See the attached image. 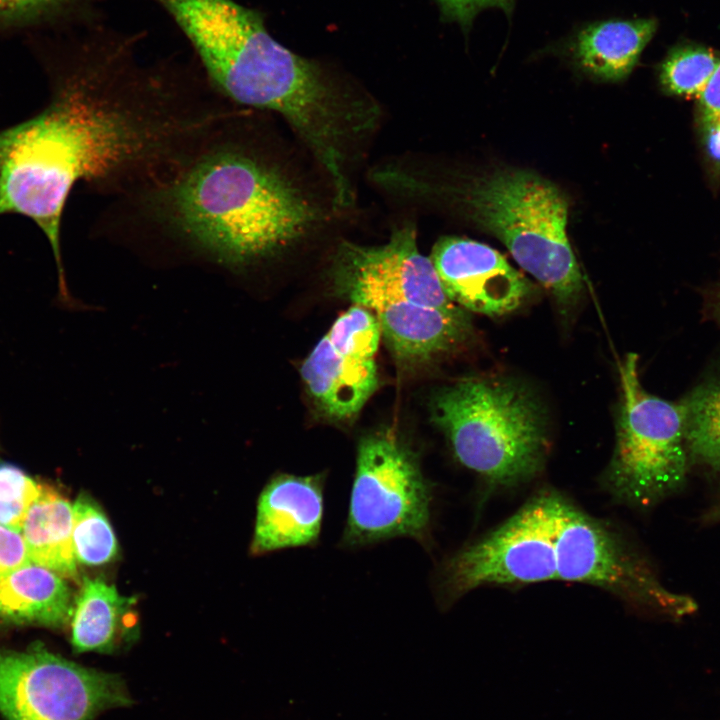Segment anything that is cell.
I'll list each match as a JSON object with an SVG mask.
<instances>
[{
	"label": "cell",
	"mask_w": 720,
	"mask_h": 720,
	"mask_svg": "<svg viewBox=\"0 0 720 720\" xmlns=\"http://www.w3.org/2000/svg\"><path fill=\"white\" fill-rule=\"evenodd\" d=\"M719 62L720 54L709 47L679 44L660 65V83L671 94L698 99Z\"/></svg>",
	"instance_id": "22"
},
{
	"label": "cell",
	"mask_w": 720,
	"mask_h": 720,
	"mask_svg": "<svg viewBox=\"0 0 720 720\" xmlns=\"http://www.w3.org/2000/svg\"><path fill=\"white\" fill-rule=\"evenodd\" d=\"M41 486L20 468L1 463L0 524L20 532L26 513L38 497Z\"/></svg>",
	"instance_id": "23"
},
{
	"label": "cell",
	"mask_w": 720,
	"mask_h": 720,
	"mask_svg": "<svg viewBox=\"0 0 720 720\" xmlns=\"http://www.w3.org/2000/svg\"><path fill=\"white\" fill-rule=\"evenodd\" d=\"M373 313L393 356L405 366L430 363L453 352L472 335L470 317L463 308L445 311L405 304Z\"/></svg>",
	"instance_id": "15"
},
{
	"label": "cell",
	"mask_w": 720,
	"mask_h": 720,
	"mask_svg": "<svg viewBox=\"0 0 720 720\" xmlns=\"http://www.w3.org/2000/svg\"><path fill=\"white\" fill-rule=\"evenodd\" d=\"M72 546L78 563L99 566L118 554L114 530L101 507L88 495H79L72 505Z\"/></svg>",
	"instance_id": "21"
},
{
	"label": "cell",
	"mask_w": 720,
	"mask_h": 720,
	"mask_svg": "<svg viewBox=\"0 0 720 720\" xmlns=\"http://www.w3.org/2000/svg\"><path fill=\"white\" fill-rule=\"evenodd\" d=\"M104 45L56 84L34 117L0 131V216L31 219L65 284L60 227L80 181L120 195L162 170L213 117L203 93Z\"/></svg>",
	"instance_id": "1"
},
{
	"label": "cell",
	"mask_w": 720,
	"mask_h": 720,
	"mask_svg": "<svg viewBox=\"0 0 720 720\" xmlns=\"http://www.w3.org/2000/svg\"><path fill=\"white\" fill-rule=\"evenodd\" d=\"M553 544L556 580L599 586L672 620L697 610L693 598L665 587L615 534L560 495Z\"/></svg>",
	"instance_id": "8"
},
{
	"label": "cell",
	"mask_w": 720,
	"mask_h": 720,
	"mask_svg": "<svg viewBox=\"0 0 720 720\" xmlns=\"http://www.w3.org/2000/svg\"><path fill=\"white\" fill-rule=\"evenodd\" d=\"M431 416L457 461L490 485H518L544 464L545 411L532 392L512 380H457L433 395Z\"/></svg>",
	"instance_id": "5"
},
{
	"label": "cell",
	"mask_w": 720,
	"mask_h": 720,
	"mask_svg": "<svg viewBox=\"0 0 720 720\" xmlns=\"http://www.w3.org/2000/svg\"><path fill=\"white\" fill-rule=\"evenodd\" d=\"M131 703L117 674L79 665L40 643L24 651L0 648V713L5 720H93Z\"/></svg>",
	"instance_id": "9"
},
{
	"label": "cell",
	"mask_w": 720,
	"mask_h": 720,
	"mask_svg": "<svg viewBox=\"0 0 720 720\" xmlns=\"http://www.w3.org/2000/svg\"><path fill=\"white\" fill-rule=\"evenodd\" d=\"M619 372L622 401L605 482L617 499L650 506L677 491L686 479L684 405L644 390L635 353L626 355Z\"/></svg>",
	"instance_id": "6"
},
{
	"label": "cell",
	"mask_w": 720,
	"mask_h": 720,
	"mask_svg": "<svg viewBox=\"0 0 720 720\" xmlns=\"http://www.w3.org/2000/svg\"><path fill=\"white\" fill-rule=\"evenodd\" d=\"M381 336L375 314L353 305L304 360L300 374L322 416L349 421L364 407L378 386L376 354Z\"/></svg>",
	"instance_id": "12"
},
{
	"label": "cell",
	"mask_w": 720,
	"mask_h": 720,
	"mask_svg": "<svg viewBox=\"0 0 720 720\" xmlns=\"http://www.w3.org/2000/svg\"><path fill=\"white\" fill-rule=\"evenodd\" d=\"M555 492H543L500 527L465 546L440 568L438 586L452 601L483 585L556 580L553 544Z\"/></svg>",
	"instance_id": "10"
},
{
	"label": "cell",
	"mask_w": 720,
	"mask_h": 720,
	"mask_svg": "<svg viewBox=\"0 0 720 720\" xmlns=\"http://www.w3.org/2000/svg\"><path fill=\"white\" fill-rule=\"evenodd\" d=\"M321 474H278L259 495L251 551L255 554L317 543L324 513Z\"/></svg>",
	"instance_id": "14"
},
{
	"label": "cell",
	"mask_w": 720,
	"mask_h": 720,
	"mask_svg": "<svg viewBox=\"0 0 720 720\" xmlns=\"http://www.w3.org/2000/svg\"><path fill=\"white\" fill-rule=\"evenodd\" d=\"M133 599L102 578L84 577L71 616V643L78 653L112 654L136 637Z\"/></svg>",
	"instance_id": "17"
},
{
	"label": "cell",
	"mask_w": 720,
	"mask_h": 720,
	"mask_svg": "<svg viewBox=\"0 0 720 720\" xmlns=\"http://www.w3.org/2000/svg\"><path fill=\"white\" fill-rule=\"evenodd\" d=\"M703 122H720V62L698 98Z\"/></svg>",
	"instance_id": "27"
},
{
	"label": "cell",
	"mask_w": 720,
	"mask_h": 720,
	"mask_svg": "<svg viewBox=\"0 0 720 720\" xmlns=\"http://www.w3.org/2000/svg\"><path fill=\"white\" fill-rule=\"evenodd\" d=\"M68 0H0V27L24 24L45 16Z\"/></svg>",
	"instance_id": "25"
},
{
	"label": "cell",
	"mask_w": 720,
	"mask_h": 720,
	"mask_svg": "<svg viewBox=\"0 0 720 720\" xmlns=\"http://www.w3.org/2000/svg\"><path fill=\"white\" fill-rule=\"evenodd\" d=\"M329 275L338 296L372 312L409 303L445 311L461 308L446 294L430 257L420 252L412 225L396 228L381 245L342 241Z\"/></svg>",
	"instance_id": "11"
},
{
	"label": "cell",
	"mask_w": 720,
	"mask_h": 720,
	"mask_svg": "<svg viewBox=\"0 0 720 720\" xmlns=\"http://www.w3.org/2000/svg\"><path fill=\"white\" fill-rule=\"evenodd\" d=\"M707 146L715 160L720 161V122L704 123Z\"/></svg>",
	"instance_id": "28"
},
{
	"label": "cell",
	"mask_w": 720,
	"mask_h": 720,
	"mask_svg": "<svg viewBox=\"0 0 720 720\" xmlns=\"http://www.w3.org/2000/svg\"><path fill=\"white\" fill-rule=\"evenodd\" d=\"M432 491L414 449L392 430L363 436L341 544L360 547L395 537L429 539Z\"/></svg>",
	"instance_id": "7"
},
{
	"label": "cell",
	"mask_w": 720,
	"mask_h": 720,
	"mask_svg": "<svg viewBox=\"0 0 720 720\" xmlns=\"http://www.w3.org/2000/svg\"><path fill=\"white\" fill-rule=\"evenodd\" d=\"M154 1L190 41L218 95L243 109L279 114L313 154L330 186H349L352 152L378 118L374 102L278 43L262 16L235 0Z\"/></svg>",
	"instance_id": "3"
},
{
	"label": "cell",
	"mask_w": 720,
	"mask_h": 720,
	"mask_svg": "<svg viewBox=\"0 0 720 720\" xmlns=\"http://www.w3.org/2000/svg\"><path fill=\"white\" fill-rule=\"evenodd\" d=\"M430 259L448 297L469 311L504 315L516 310L532 290L502 254L471 239L441 238Z\"/></svg>",
	"instance_id": "13"
},
{
	"label": "cell",
	"mask_w": 720,
	"mask_h": 720,
	"mask_svg": "<svg viewBox=\"0 0 720 720\" xmlns=\"http://www.w3.org/2000/svg\"><path fill=\"white\" fill-rule=\"evenodd\" d=\"M247 109L206 128L165 168L118 195L109 232L175 244L230 269L278 256L323 220L317 204L247 133Z\"/></svg>",
	"instance_id": "2"
},
{
	"label": "cell",
	"mask_w": 720,
	"mask_h": 720,
	"mask_svg": "<svg viewBox=\"0 0 720 720\" xmlns=\"http://www.w3.org/2000/svg\"><path fill=\"white\" fill-rule=\"evenodd\" d=\"M657 26L654 18L592 22L574 34L570 51L585 73L603 81H619L633 70Z\"/></svg>",
	"instance_id": "16"
},
{
	"label": "cell",
	"mask_w": 720,
	"mask_h": 720,
	"mask_svg": "<svg viewBox=\"0 0 720 720\" xmlns=\"http://www.w3.org/2000/svg\"><path fill=\"white\" fill-rule=\"evenodd\" d=\"M376 177L379 185L393 192L457 202L475 224L501 240L558 303L569 305L581 293L582 276L566 233L568 204L546 179L505 170L455 185L392 165L379 168Z\"/></svg>",
	"instance_id": "4"
},
{
	"label": "cell",
	"mask_w": 720,
	"mask_h": 720,
	"mask_svg": "<svg viewBox=\"0 0 720 720\" xmlns=\"http://www.w3.org/2000/svg\"><path fill=\"white\" fill-rule=\"evenodd\" d=\"M686 446L701 462L720 470V380L683 403Z\"/></svg>",
	"instance_id": "20"
},
{
	"label": "cell",
	"mask_w": 720,
	"mask_h": 720,
	"mask_svg": "<svg viewBox=\"0 0 720 720\" xmlns=\"http://www.w3.org/2000/svg\"><path fill=\"white\" fill-rule=\"evenodd\" d=\"M75 598L64 577L29 563L0 580V619L60 627L71 619Z\"/></svg>",
	"instance_id": "18"
},
{
	"label": "cell",
	"mask_w": 720,
	"mask_h": 720,
	"mask_svg": "<svg viewBox=\"0 0 720 720\" xmlns=\"http://www.w3.org/2000/svg\"><path fill=\"white\" fill-rule=\"evenodd\" d=\"M72 526L73 508L70 502L55 489L42 485L20 530L30 562L77 581Z\"/></svg>",
	"instance_id": "19"
},
{
	"label": "cell",
	"mask_w": 720,
	"mask_h": 720,
	"mask_svg": "<svg viewBox=\"0 0 720 720\" xmlns=\"http://www.w3.org/2000/svg\"><path fill=\"white\" fill-rule=\"evenodd\" d=\"M29 563L31 562L21 533L0 524V580Z\"/></svg>",
	"instance_id": "26"
},
{
	"label": "cell",
	"mask_w": 720,
	"mask_h": 720,
	"mask_svg": "<svg viewBox=\"0 0 720 720\" xmlns=\"http://www.w3.org/2000/svg\"><path fill=\"white\" fill-rule=\"evenodd\" d=\"M442 16L448 21L458 23L463 30L468 31L474 18L488 8H499L508 16L514 6L515 0H436Z\"/></svg>",
	"instance_id": "24"
}]
</instances>
